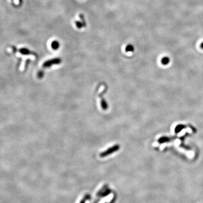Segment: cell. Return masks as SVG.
Segmentation results:
<instances>
[{
    "mask_svg": "<svg viewBox=\"0 0 203 203\" xmlns=\"http://www.w3.org/2000/svg\"><path fill=\"white\" fill-rule=\"evenodd\" d=\"M200 47L202 48V49H203V42L200 44Z\"/></svg>",
    "mask_w": 203,
    "mask_h": 203,
    "instance_id": "9a60e30c",
    "label": "cell"
},
{
    "mask_svg": "<svg viewBox=\"0 0 203 203\" xmlns=\"http://www.w3.org/2000/svg\"><path fill=\"white\" fill-rule=\"evenodd\" d=\"M75 24H76V26H77V28L79 29L82 28V27H83V24L82 23L79 22V21H76V22H75Z\"/></svg>",
    "mask_w": 203,
    "mask_h": 203,
    "instance_id": "7c38bea8",
    "label": "cell"
},
{
    "mask_svg": "<svg viewBox=\"0 0 203 203\" xmlns=\"http://www.w3.org/2000/svg\"><path fill=\"white\" fill-rule=\"evenodd\" d=\"M62 62L61 59L60 58H55V59H53L51 60H49L45 62L43 64V67H49L54 64H60Z\"/></svg>",
    "mask_w": 203,
    "mask_h": 203,
    "instance_id": "7a4b0ae2",
    "label": "cell"
},
{
    "mask_svg": "<svg viewBox=\"0 0 203 203\" xmlns=\"http://www.w3.org/2000/svg\"><path fill=\"white\" fill-rule=\"evenodd\" d=\"M169 62H170V59L168 56H164L162 59V63L164 65L168 64Z\"/></svg>",
    "mask_w": 203,
    "mask_h": 203,
    "instance_id": "5b68a950",
    "label": "cell"
},
{
    "mask_svg": "<svg viewBox=\"0 0 203 203\" xmlns=\"http://www.w3.org/2000/svg\"><path fill=\"white\" fill-rule=\"evenodd\" d=\"M20 53L24 54V55H28L30 53V51L27 49H21L20 50Z\"/></svg>",
    "mask_w": 203,
    "mask_h": 203,
    "instance_id": "30bf717a",
    "label": "cell"
},
{
    "mask_svg": "<svg viewBox=\"0 0 203 203\" xmlns=\"http://www.w3.org/2000/svg\"><path fill=\"white\" fill-rule=\"evenodd\" d=\"M107 188H108L107 186L106 185V186H103V187H102V188H101V189L99 190V191H98V192H97V196H98V197H99L100 195H101L102 193H103V192L104 191H105V190L107 189Z\"/></svg>",
    "mask_w": 203,
    "mask_h": 203,
    "instance_id": "8992f818",
    "label": "cell"
},
{
    "mask_svg": "<svg viewBox=\"0 0 203 203\" xmlns=\"http://www.w3.org/2000/svg\"><path fill=\"white\" fill-rule=\"evenodd\" d=\"M90 199V196L89 195H85V197L83 198V199L80 201V203H85L86 201L87 200Z\"/></svg>",
    "mask_w": 203,
    "mask_h": 203,
    "instance_id": "8fae6325",
    "label": "cell"
},
{
    "mask_svg": "<svg viewBox=\"0 0 203 203\" xmlns=\"http://www.w3.org/2000/svg\"><path fill=\"white\" fill-rule=\"evenodd\" d=\"M119 149H120V146H119V144H116V145L108 148V149L106 150L105 151L100 153L99 156L100 158H104V157L110 155L112 154V153H114V152L118 151Z\"/></svg>",
    "mask_w": 203,
    "mask_h": 203,
    "instance_id": "6da1fadb",
    "label": "cell"
},
{
    "mask_svg": "<svg viewBox=\"0 0 203 203\" xmlns=\"http://www.w3.org/2000/svg\"><path fill=\"white\" fill-rule=\"evenodd\" d=\"M51 47L54 50H56L59 47V43L57 41H54L51 43Z\"/></svg>",
    "mask_w": 203,
    "mask_h": 203,
    "instance_id": "277c9868",
    "label": "cell"
},
{
    "mask_svg": "<svg viewBox=\"0 0 203 203\" xmlns=\"http://www.w3.org/2000/svg\"><path fill=\"white\" fill-rule=\"evenodd\" d=\"M115 201H116V198L114 197V198L112 199V200L111 201V202H110L109 203H115Z\"/></svg>",
    "mask_w": 203,
    "mask_h": 203,
    "instance_id": "5bb4252c",
    "label": "cell"
},
{
    "mask_svg": "<svg viewBox=\"0 0 203 203\" xmlns=\"http://www.w3.org/2000/svg\"><path fill=\"white\" fill-rule=\"evenodd\" d=\"M43 76V72H39L38 74V77L39 78H42Z\"/></svg>",
    "mask_w": 203,
    "mask_h": 203,
    "instance_id": "4fadbf2b",
    "label": "cell"
},
{
    "mask_svg": "<svg viewBox=\"0 0 203 203\" xmlns=\"http://www.w3.org/2000/svg\"><path fill=\"white\" fill-rule=\"evenodd\" d=\"M80 19L81 20V23H82V24H83V27H85L86 26V22H85V18H84V16H83V15L82 14H80Z\"/></svg>",
    "mask_w": 203,
    "mask_h": 203,
    "instance_id": "ba28073f",
    "label": "cell"
},
{
    "mask_svg": "<svg viewBox=\"0 0 203 203\" xmlns=\"http://www.w3.org/2000/svg\"><path fill=\"white\" fill-rule=\"evenodd\" d=\"M101 106H102V108H103V110H106L107 109L108 105H107V104L106 102L103 99H102V101H101Z\"/></svg>",
    "mask_w": 203,
    "mask_h": 203,
    "instance_id": "9c48e42d",
    "label": "cell"
},
{
    "mask_svg": "<svg viewBox=\"0 0 203 203\" xmlns=\"http://www.w3.org/2000/svg\"><path fill=\"white\" fill-rule=\"evenodd\" d=\"M134 49V46L132 45H130V44H129L127 46H126V47H125V51H126V52L133 51Z\"/></svg>",
    "mask_w": 203,
    "mask_h": 203,
    "instance_id": "52a82bcc",
    "label": "cell"
},
{
    "mask_svg": "<svg viewBox=\"0 0 203 203\" xmlns=\"http://www.w3.org/2000/svg\"><path fill=\"white\" fill-rule=\"evenodd\" d=\"M111 190L110 188H107V189L104 191L103 193H102L101 195H100L99 198H104V197H106V196H107L108 195H109L111 193Z\"/></svg>",
    "mask_w": 203,
    "mask_h": 203,
    "instance_id": "3957f363",
    "label": "cell"
}]
</instances>
